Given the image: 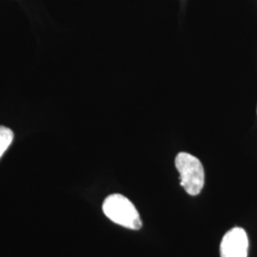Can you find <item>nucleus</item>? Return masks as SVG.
<instances>
[{"instance_id":"obj_3","label":"nucleus","mask_w":257,"mask_h":257,"mask_svg":"<svg viewBox=\"0 0 257 257\" xmlns=\"http://www.w3.org/2000/svg\"><path fill=\"white\" fill-rule=\"evenodd\" d=\"M248 239L247 232L242 228H233L222 239L221 257L248 256Z\"/></svg>"},{"instance_id":"obj_4","label":"nucleus","mask_w":257,"mask_h":257,"mask_svg":"<svg viewBox=\"0 0 257 257\" xmlns=\"http://www.w3.org/2000/svg\"><path fill=\"white\" fill-rule=\"evenodd\" d=\"M15 138L14 132L11 128L0 126V158L8 150Z\"/></svg>"},{"instance_id":"obj_1","label":"nucleus","mask_w":257,"mask_h":257,"mask_svg":"<svg viewBox=\"0 0 257 257\" xmlns=\"http://www.w3.org/2000/svg\"><path fill=\"white\" fill-rule=\"evenodd\" d=\"M104 214L113 223L131 230H139L142 221L135 205L119 193L109 195L103 202Z\"/></svg>"},{"instance_id":"obj_2","label":"nucleus","mask_w":257,"mask_h":257,"mask_svg":"<svg viewBox=\"0 0 257 257\" xmlns=\"http://www.w3.org/2000/svg\"><path fill=\"white\" fill-rule=\"evenodd\" d=\"M175 167L179 172V181L184 190L193 196L201 193L205 184L201 161L188 153H179L175 157Z\"/></svg>"}]
</instances>
